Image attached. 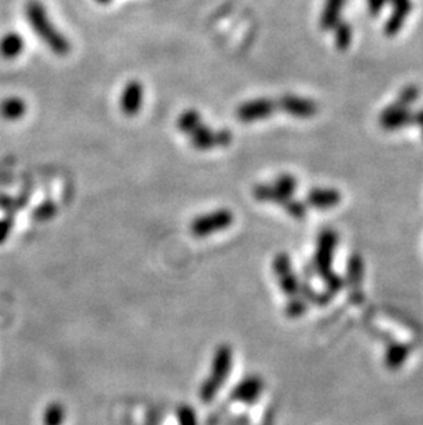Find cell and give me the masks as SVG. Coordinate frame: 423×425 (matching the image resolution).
I'll use <instances>...</instances> for the list:
<instances>
[{"label": "cell", "instance_id": "1", "mask_svg": "<svg viewBox=\"0 0 423 425\" xmlns=\"http://www.w3.org/2000/svg\"><path fill=\"white\" fill-rule=\"evenodd\" d=\"M25 15L32 31L55 55L65 57L70 52V42L54 27L45 7L40 1H28L25 6Z\"/></svg>", "mask_w": 423, "mask_h": 425}, {"label": "cell", "instance_id": "2", "mask_svg": "<svg viewBox=\"0 0 423 425\" xmlns=\"http://www.w3.org/2000/svg\"><path fill=\"white\" fill-rule=\"evenodd\" d=\"M339 243V236L334 230H325L320 233L316 245L315 266L318 274L325 280L327 285L326 296L336 295L342 288V280L333 271V256Z\"/></svg>", "mask_w": 423, "mask_h": 425}, {"label": "cell", "instance_id": "3", "mask_svg": "<svg viewBox=\"0 0 423 425\" xmlns=\"http://www.w3.org/2000/svg\"><path fill=\"white\" fill-rule=\"evenodd\" d=\"M232 359L234 354L230 345L223 344L216 350L212 361L211 376L204 382L200 389V396L204 402H211L216 398L218 389L230 376Z\"/></svg>", "mask_w": 423, "mask_h": 425}, {"label": "cell", "instance_id": "4", "mask_svg": "<svg viewBox=\"0 0 423 425\" xmlns=\"http://www.w3.org/2000/svg\"><path fill=\"white\" fill-rule=\"evenodd\" d=\"M296 189V178L285 173L281 175L274 183L257 185L253 189V196L255 200L262 203H276L283 206L286 201L293 199Z\"/></svg>", "mask_w": 423, "mask_h": 425}, {"label": "cell", "instance_id": "5", "mask_svg": "<svg viewBox=\"0 0 423 425\" xmlns=\"http://www.w3.org/2000/svg\"><path fill=\"white\" fill-rule=\"evenodd\" d=\"M234 223V215L228 210H217L213 212L197 216L190 226L195 237H208L227 230Z\"/></svg>", "mask_w": 423, "mask_h": 425}, {"label": "cell", "instance_id": "6", "mask_svg": "<svg viewBox=\"0 0 423 425\" xmlns=\"http://www.w3.org/2000/svg\"><path fill=\"white\" fill-rule=\"evenodd\" d=\"M274 273L278 278L279 287L283 291V294L290 298H304L302 296V288L299 285V281L295 274V270L290 263V257L285 254H279L274 259L272 263Z\"/></svg>", "mask_w": 423, "mask_h": 425}, {"label": "cell", "instance_id": "7", "mask_svg": "<svg viewBox=\"0 0 423 425\" xmlns=\"http://www.w3.org/2000/svg\"><path fill=\"white\" fill-rule=\"evenodd\" d=\"M191 145L197 150H209L213 147L228 146L232 141V134L228 129L213 131L205 124L197 128L191 135Z\"/></svg>", "mask_w": 423, "mask_h": 425}, {"label": "cell", "instance_id": "8", "mask_svg": "<svg viewBox=\"0 0 423 425\" xmlns=\"http://www.w3.org/2000/svg\"><path fill=\"white\" fill-rule=\"evenodd\" d=\"M275 110V101L268 98H260L239 105V108L237 109V117L242 123H254L268 119Z\"/></svg>", "mask_w": 423, "mask_h": 425}, {"label": "cell", "instance_id": "9", "mask_svg": "<svg viewBox=\"0 0 423 425\" xmlns=\"http://www.w3.org/2000/svg\"><path fill=\"white\" fill-rule=\"evenodd\" d=\"M414 112L410 108L403 106L397 102L385 108L380 115V126L385 131H397L401 128L413 126Z\"/></svg>", "mask_w": 423, "mask_h": 425}, {"label": "cell", "instance_id": "10", "mask_svg": "<svg viewBox=\"0 0 423 425\" xmlns=\"http://www.w3.org/2000/svg\"><path fill=\"white\" fill-rule=\"evenodd\" d=\"M276 109H279L293 117L309 119L318 113V103L313 99L288 94V95H283L276 102Z\"/></svg>", "mask_w": 423, "mask_h": 425}, {"label": "cell", "instance_id": "11", "mask_svg": "<svg viewBox=\"0 0 423 425\" xmlns=\"http://www.w3.org/2000/svg\"><path fill=\"white\" fill-rule=\"evenodd\" d=\"M392 6L390 15L383 27V34L389 38L397 35L403 28L407 17L411 14L413 1L411 0H389Z\"/></svg>", "mask_w": 423, "mask_h": 425}, {"label": "cell", "instance_id": "12", "mask_svg": "<svg viewBox=\"0 0 423 425\" xmlns=\"http://www.w3.org/2000/svg\"><path fill=\"white\" fill-rule=\"evenodd\" d=\"M264 391V382L258 376H249L235 385L232 399L241 403H254Z\"/></svg>", "mask_w": 423, "mask_h": 425}, {"label": "cell", "instance_id": "13", "mask_svg": "<svg viewBox=\"0 0 423 425\" xmlns=\"http://www.w3.org/2000/svg\"><path fill=\"white\" fill-rule=\"evenodd\" d=\"M143 102V85L136 80L127 83L121 92L120 108L126 116H135L142 108Z\"/></svg>", "mask_w": 423, "mask_h": 425}, {"label": "cell", "instance_id": "14", "mask_svg": "<svg viewBox=\"0 0 423 425\" xmlns=\"http://www.w3.org/2000/svg\"><path fill=\"white\" fill-rule=\"evenodd\" d=\"M306 201L309 207L320 211L336 208L341 203V193L337 189H326V187H318L312 189L306 194Z\"/></svg>", "mask_w": 423, "mask_h": 425}, {"label": "cell", "instance_id": "15", "mask_svg": "<svg viewBox=\"0 0 423 425\" xmlns=\"http://www.w3.org/2000/svg\"><path fill=\"white\" fill-rule=\"evenodd\" d=\"M364 277V264L363 260L359 255H353L349 259L348 263V274H346V281L349 287V294L350 298L356 303L363 300L362 295V282Z\"/></svg>", "mask_w": 423, "mask_h": 425}, {"label": "cell", "instance_id": "16", "mask_svg": "<svg viewBox=\"0 0 423 425\" xmlns=\"http://www.w3.org/2000/svg\"><path fill=\"white\" fill-rule=\"evenodd\" d=\"M346 4V0H325L323 11L320 14L319 27L327 32L337 27L341 21V14L343 11V7Z\"/></svg>", "mask_w": 423, "mask_h": 425}, {"label": "cell", "instance_id": "17", "mask_svg": "<svg viewBox=\"0 0 423 425\" xmlns=\"http://www.w3.org/2000/svg\"><path fill=\"white\" fill-rule=\"evenodd\" d=\"M25 50V41L17 32H8L0 38V57L11 61L18 58Z\"/></svg>", "mask_w": 423, "mask_h": 425}, {"label": "cell", "instance_id": "18", "mask_svg": "<svg viewBox=\"0 0 423 425\" xmlns=\"http://www.w3.org/2000/svg\"><path fill=\"white\" fill-rule=\"evenodd\" d=\"M27 113V102L18 96H11L0 103V116L8 122H17Z\"/></svg>", "mask_w": 423, "mask_h": 425}, {"label": "cell", "instance_id": "19", "mask_svg": "<svg viewBox=\"0 0 423 425\" xmlns=\"http://www.w3.org/2000/svg\"><path fill=\"white\" fill-rule=\"evenodd\" d=\"M408 355H410V350L406 345H403L400 343H394L386 351L385 363L390 369H397L406 362Z\"/></svg>", "mask_w": 423, "mask_h": 425}, {"label": "cell", "instance_id": "20", "mask_svg": "<svg viewBox=\"0 0 423 425\" xmlns=\"http://www.w3.org/2000/svg\"><path fill=\"white\" fill-rule=\"evenodd\" d=\"M202 117L201 115L194 110V109H190V110H186L184 113L180 115V117L177 119V128L183 132V134H187V135H191L197 128L200 126H202Z\"/></svg>", "mask_w": 423, "mask_h": 425}, {"label": "cell", "instance_id": "21", "mask_svg": "<svg viewBox=\"0 0 423 425\" xmlns=\"http://www.w3.org/2000/svg\"><path fill=\"white\" fill-rule=\"evenodd\" d=\"M65 420V409L61 403H50L43 413V424L62 425Z\"/></svg>", "mask_w": 423, "mask_h": 425}, {"label": "cell", "instance_id": "22", "mask_svg": "<svg viewBox=\"0 0 423 425\" xmlns=\"http://www.w3.org/2000/svg\"><path fill=\"white\" fill-rule=\"evenodd\" d=\"M334 36H336V45L339 50H346L350 45L353 38L352 27L345 21H339L337 27L334 28Z\"/></svg>", "mask_w": 423, "mask_h": 425}, {"label": "cell", "instance_id": "23", "mask_svg": "<svg viewBox=\"0 0 423 425\" xmlns=\"http://www.w3.org/2000/svg\"><path fill=\"white\" fill-rule=\"evenodd\" d=\"M420 95H421V89L415 85H406L400 92H399V96H397V103L403 105V106H407L410 108L413 103H415L418 99H420Z\"/></svg>", "mask_w": 423, "mask_h": 425}, {"label": "cell", "instance_id": "24", "mask_svg": "<svg viewBox=\"0 0 423 425\" xmlns=\"http://www.w3.org/2000/svg\"><path fill=\"white\" fill-rule=\"evenodd\" d=\"M283 207H285V210L288 211V213L292 215L295 219H304L305 215H306V207L302 203L296 201L293 199H290L289 201H286L283 204Z\"/></svg>", "mask_w": 423, "mask_h": 425}, {"label": "cell", "instance_id": "25", "mask_svg": "<svg viewBox=\"0 0 423 425\" xmlns=\"http://www.w3.org/2000/svg\"><path fill=\"white\" fill-rule=\"evenodd\" d=\"M177 419L180 425H197V417L191 408L181 406L177 412Z\"/></svg>", "mask_w": 423, "mask_h": 425}, {"label": "cell", "instance_id": "26", "mask_svg": "<svg viewBox=\"0 0 423 425\" xmlns=\"http://www.w3.org/2000/svg\"><path fill=\"white\" fill-rule=\"evenodd\" d=\"M55 211H57L55 206H54L52 203L47 201V203L42 204L40 207H38V210L35 211L34 215H35V217H36L38 220H45V219H50L51 216H54Z\"/></svg>", "mask_w": 423, "mask_h": 425}, {"label": "cell", "instance_id": "27", "mask_svg": "<svg viewBox=\"0 0 423 425\" xmlns=\"http://www.w3.org/2000/svg\"><path fill=\"white\" fill-rule=\"evenodd\" d=\"M389 0H367L369 11L371 15H380Z\"/></svg>", "mask_w": 423, "mask_h": 425}, {"label": "cell", "instance_id": "28", "mask_svg": "<svg viewBox=\"0 0 423 425\" xmlns=\"http://www.w3.org/2000/svg\"><path fill=\"white\" fill-rule=\"evenodd\" d=\"M11 226H13V222L10 219H1L0 220V244H3L10 233H11Z\"/></svg>", "mask_w": 423, "mask_h": 425}, {"label": "cell", "instance_id": "29", "mask_svg": "<svg viewBox=\"0 0 423 425\" xmlns=\"http://www.w3.org/2000/svg\"><path fill=\"white\" fill-rule=\"evenodd\" d=\"M417 127L421 129V134H422L423 138V108H421L418 112L414 113V123Z\"/></svg>", "mask_w": 423, "mask_h": 425}, {"label": "cell", "instance_id": "30", "mask_svg": "<svg viewBox=\"0 0 423 425\" xmlns=\"http://www.w3.org/2000/svg\"><path fill=\"white\" fill-rule=\"evenodd\" d=\"M98 3H101V4H106V3H110L112 0H96Z\"/></svg>", "mask_w": 423, "mask_h": 425}]
</instances>
